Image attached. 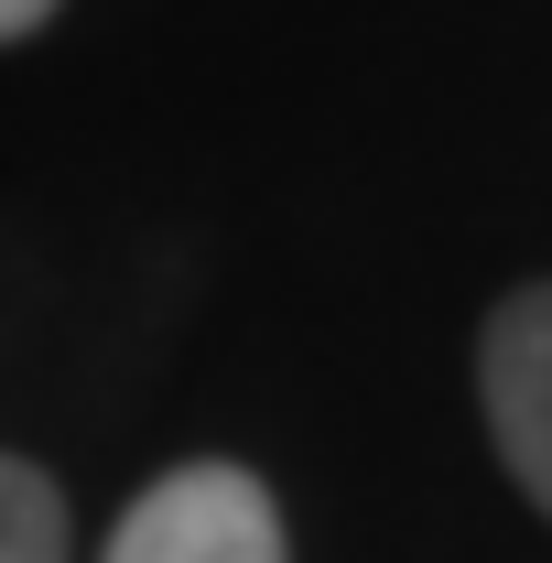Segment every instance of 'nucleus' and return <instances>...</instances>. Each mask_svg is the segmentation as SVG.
I'll use <instances>...</instances> for the list:
<instances>
[{"label": "nucleus", "mask_w": 552, "mask_h": 563, "mask_svg": "<svg viewBox=\"0 0 552 563\" xmlns=\"http://www.w3.org/2000/svg\"><path fill=\"white\" fill-rule=\"evenodd\" d=\"M98 563H292V531H281L272 488L250 466L196 455V466H163L120 509V531H109Z\"/></svg>", "instance_id": "obj_1"}, {"label": "nucleus", "mask_w": 552, "mask_h": 563, "mask_svg": "<svg viewBox=\"0 0 552 563\" xmlns=\"http://www.w3.org/2000/svg\"><path fill=\"white\" fill-rule=\"evenodd\" d=\"M477 401H487V444L520 477V498L552 520V282L509 292L477 336Z\"/></svg>", "instance_id": "obj_2"}, {"label": "nucleus", "mask_w": 552, "mask_h": 563, "mask_svg": "<svg viewBox=\"0 0 552 563\" xmlns=\"http://www.w3.org/2000/svg\"><path fill=\"white\" fill-rule=\"evenodd\" d=\"M0 563H76L66 553V488L33 455H0Z\"/></svg>", "instance_id": "obj_3"}, {"label": "nucleus", "mask_w": 552, "mask_h": 563, "mask_svg": "<svg viewBox=\"0 0 552 563\" xmlns=\"http://www.w3.org/2000/svg\"><path fill=\"white\" fill-rule=\"evenodd\" d=\"M55 11H66V0H0V44H33Z\"/></svg>", "instance_id": "obj_4"}]
</instances>
